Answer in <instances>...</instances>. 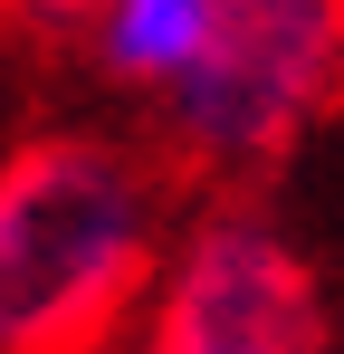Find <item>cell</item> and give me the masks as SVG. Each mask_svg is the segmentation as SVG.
Here are the masks:
<instances>
[{"mask_svg": "<svg viewBox=\"0 0 344 354\" xmlns=\"http://www.w3.org/2000/svg\"><path fill=\"white\" fill-rule=\"evenodd\" d=\"M172 239V173L124 134L0 153V354H124Z\"/></svg>", "mask_w": 344, "mask_h": 354, "instance_id": "1", "label": "cell"}, {"mask_svg": "<svg viewBox=\"0 0 344 354\" xmlns=\"http://www.w3.org/2000/svg\"><path fill=\"white\" fill-rule=\"evenodd\" d=\"M344 96V0H229L211 58L153 96L172 163L249 182L296 153V134Z\"/></svg>", "mask_w": 344, "mask_h": 354, "instance_id": "2", "label": "cell"}, {"mask_svg": "<svg viewBox=\"0 0 344 354\" xmlns=\"http://www.w3.org/2000/svg\"><path fill=\"white\" fill-rule=\"evenodd\" d=\"M144 354H335V306L316 259L249 192L172 221L153 297L134 316Z\"/></svg>", "mask_w": 344, "mask_h": 354, "instance_id": "3", "label": "cell"}, {"mask_svg": "<svg viewBox=\"0 0 344 354\" xmlns=\"http://www.w3.org/2000/svg\"><path fill=\"white\" fill-rule=\"evenodd\" d=\"M220 19H229V0H96L86 29H77V48L96 58L106 86H124V96L153 106L163 86H182L191 67L211 58Z\"/></svg>", "mask_w": 344, "mask_h": 354, "instance_id": "4", "label": "cell"}, {"mask_svg": "<svg viewBox=\"0 0 344 354\" xmlns=\"http://www.w3.org/2000/svg\"><path fill=\"white\" fill-rule=\"evenodd\" d=\"M86 10H96V0H0V19H10V29H29V39H77V29H86Z\"/></svg>", "mask_w": 344, "mask_h": 354, "instance_id": "5", "label": "cell"}, {"mask_svg": "<svg viewBox=\"0 0 344 354\" xmlns=\"http://www.w3.org/2000/svg\"><path fill=\"white\" fill-rule=\"evenodd\" d=\"M124 354H144V345H124Z\"/></svg>", "mask_w": 344, "mask_h": 354, "instance_id": "6", "label": "cell"}]
</instances>
